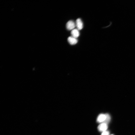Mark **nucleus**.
<instances>
[{
    "instance_id": "nucleus-4",
    "label": "nucleus",
    "mask_w": 135,
    "mask_h": 135,
    "mask_svg": "<svg viewBox=\"0 0 135 135\" xmlns=\"http://www.w3.org/2000/svg\"><path fill=\"white\" fill-rule=\"evenodd\" d=\"M106 118V114H100L98 116L97 121L99 123H103L105 121Z\"/></svg>"
},
{
    "instance_id": "nucleus-6",
    "label": "nucleus",
    "mask_w": 135,
    "mask_h": 135,
    "mask_svg": "<svg viewBox=\"0 0 135 135\" xmlns=\"http://www.w3.org/2000/svg\"><path fill=\"white\" fill-rule=\"evenodd\" d=\"M71 34L72 36L76 38L78 37L80 35L79 30L77 29H74L72 30Z\"/></svg>"
},
{
    "instance_id": "nucleus-8",
    "label": "nucleus",
    "mask_w": 135,
    "mask_h": 135,
    "mask_svg": "<svg viewBox=\"0 0 135 135\" xmlns=\"http://www.w3.org/2000/svg\"><path fill=\"white\" fill-rule=\"evenodd\" d=\"M101 135H110V132L109 131H106L102 132Z\"/></svg>"
},
{
    "instance_id": "nucleus-3",
    "label": "nucleus",
    "mask_w": 135,
    "mask_h": 135,
    "mask_svg": "<svg viewBox=\"0 0 135 135\" xmlns=\"http://www.w3.org/2000/svg\"><path fill=\"white\" fill-rule=\"evenodd\" d=\"M76 26L78 30H81L82 29L83 27V22L81 19H77L76 22Z\"/></svg>"
},
{
    "instance_id": "nucleus-9",
    "label": "nucleus",
    "mask_w": 135,
    "mask_h": 135,
    "mask_svg": "<svg viewBox=\"0 0 135 135\" xmlns=\"http://www.w3.org/2000/svg\"><path fill=\"white\" fill-rule=\"evenodd\" d=\"M114 135L113 134H112V135Z\"/></svg>"
},
{
    "instance_id": "nucleus-1",
    "label": "nucleus",
    "mask_w": 135,
    "mask_h": 135,
    "mask_svg": "<svg viewBox=\"0 0 135 135\" xmlns=\"http://www.w3.org/2000/svg\"><path fill=\"white\" fill-rule=\"evenodd\" d=\"M76 26L75 23L72 20L68 22L66 25V28L69 30H72L74 29Z\"/></svg>"
},
{
    "instance_id": "nucleus-7",
    "label": "nucleus",
    "mask_w": 135,
    "mask_h": 135,
    "mask_svg": "<svg viewBox=\"0 0 135 135\" xmlns=\"http://www.w3.org/2000/svg\"><path fill=\"white\" fill-rule=\"evenodd\" d=\"M105 114L106 116V119L103 123H105L108 124L110 122L111 120V117L109 114Z\"/></svg>"
},
{
    "instance_id": "nucleus-5",
    "label": "nucleus",
    "mask_w": 135,
    "mask_h": 135,
    "mask_svg": "<svg viewBox=\"0 0 135 135\" xmlns=\"http://www.w3.org/2000/svg\"><path fill=\"white\" fill-rule=\"evenodd\" d=\"M68 40L70 44L72 45L76 44L78 42L77 38L72 36L69 37L68 39Z\"/></svg>"
},
{
    "instance_id": "nucleus-2",
    "label": "nucleus",
    "mask_w": 135,
    "mask_h": 135,
    "mask_svg": "<svg viewBox=\"0 0 135 135\" xmlns=\"http://www.w3.org/2000/svg\"><path fill=\"white\" fill-rule=\"evenodd\" d=\"M108 128V124L104 123H101L98 127L99 131L102 132L106 131Z\"/></svg>"
}]
</instances>
